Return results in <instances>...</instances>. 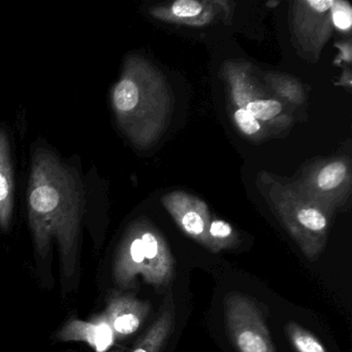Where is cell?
Listing matches in <instances>:
<instances>
[{
	"mask_svg": "<svg viewBox=\"0 0 352 352\" xmlns=\"http://www.w3.org/2000/svg\"><path fill=\"white\" fill-rule=\"evenodd\" d=\"M87 201V185L75 166L47 148L34 152L28 186V218L34 246L44 257L51 242L56 240L67 278L75 272Z\"/></svg>",
	"mask_w": 352,
	"mask_h": 352,
	"instance_id": "1",
	"label": "cell"
},
{
	"mask_svg": "<svg viewBox=\"0 0 352 352\" xmlns=\"http://www.w3.org/2000/svg\"><path fill=\"white\" fill-rule=\"evenodd\" d=\"M175 261L164 239L147 228H139L124 239L117 251L113 278L119 287L131 288L141 275L156 287L168 285L174 278Z\"/></svg>",
	"mask_w": 352,
	"mask_h": 352,
	"instance_id": "2",
	"label": "cell"
},
{
	"mask_svg": "<svg viewBox=\"0 0 352 352\" xmlns=\"http://www.w3.org/2000/svg\"><path fill=\"white\" fill-rule=\"evenodd\" d=\"M224 316L230 338L240 352H276L263 313L249 296L230 294L224 298Z\"/></svg>",
	"mask_w": 352,
	"mask_h": 352,
	"instance_id": "3",
	"label": "cell"
},
{
	"mask_svg": "<svg viewBox=\"0 0 352 352\" xmlns=\"http://www.w3.org/2000/svg\"><path fill=\"white\" fill-rule=\"evenodd\" d=\"M149 311V302L131 294L113 292L102 315L112 329L115 339L121 340L133 335L141 327Z\"/></svg>",
	"mask_w": 352,
	"mask_h": 352,
	"instance_id": "4",
	"label": "cell"
},
{
	"mask_svg": "<svg viewBox=\"0 0 352 352\" xmlns=\"http://www.w3.org/2000/svg\"><path fill=\"white\" fill-rule=\"evenodd\" d=\"M56 337L61 342H84L96 352H106L116 340L102 314L90 321L73 319L57 333Z\"/></svg>",
	"mask_w": 352,
	"mask_h": 352,
	"instance_id": "5",
	"label": "cell"
},
{
	"mask_svg": "<svg viewBox=\"0 0 352 352\" xmlns=\"http://www.w3.org/2000/svg\"><path fill=\"white\" fill-rule=\"evenodd\" d=\"M14 168L11 141L5 129H0V230L8 232L14 211Z\"/></svg>",
	"mask_w": 352,
	"mask_h": 352,
	"instance_id": "6",
	"label": "cell"
},
{
	"mask_svg": "<svg viewBox=\"0 0 352 352\" xmlns=\"http://www.w3.org/2000/svg\"><path fill=\"white\" fill-rule=\"evenodd\" d=\"M175 305L172 294L166 298L164 308L155 322L137 342L133 352H160L175 329Z\"/></svg>",
	"mask_w": 352,
	"mask_h": 352,
	"instance_id": "7",
	"label": "cell"
},
{
	"mask_svg": "<svg viewBox=\"0 0 352 352\" xmlns=\"http://www.w3.org/2000/svg\"><path fill=\"white\" fill-rule=\"evenodd\" d=\"M139 100V86L131 78H124L115 86L113 106L121 118L129 116L137 108Z\"/></svg>",
	"mask_w": 352,
	"mask_h": 352,
	"instance_id": "8",
	"label": "cell"
},
{
	"mask_svg": "<svg viewBox=\"0 0 352 352\" xmlns=\"http://www.w3.org/2000/svg\"><path fill=\"white\" fill-rule=\"evenodd\" d=\"M285 331L296 352H327L322 343L312 333L298 323H287Z\"/></svg>",
	"mask_w": 352,
	"mask_h": 352,
	"instance_id": "9",
	"label": "cell"
},
{
	"mask_svg": "<svg viewBox=\"0 0 352 352\" xmlns=\"http://www.w3.org/2000/svg\"><path fill=\"white\" fill-rule=\"evenodd\" d=\"M234 244V230L232 226L222 220H215L208 228V248L213 252H219Z\"/></svg>",
	"mask_w": 352,
	"mask_h": 352,
	"instance_id": "10",
	"label": "cell"
},
{
	"mask_svg": "<svg viewBox=\"0 0 352 352\" xmlns=\"http://www.w3.org/2000/svg\"><path fill=\"white\" fill-rule=\"evenodd\" d=\"M179 223L189 236L208 247V226L205 216L195 210H189L181 214Z\"/></svg>",
	"mask_w": 352,
	"mask_h": 352,
	"instance_id": "11",
	"label": "cell"
},
{
	"mask_svg": "<svg viewBox=\"0 0 352 352\" xmlns=\"http://www.w3.org/2000/svg\"><path fill=\"white\" fill-rule=\"evenodd\" d=\"M346 176V166L342 162H335L325 166L319 173L317 183L319 188L331 190L341 184Z\"/></svg>",
	"mask_w": 352,
	"mask_h": 352,
	"instance_id": "12",
	"label": "cell"
},
{
	"mask_svg": "<svg viewBox=\"0 0 352 352\" xmlns=\"http://www.w3.org/2000/svg\"><path fill=\"white\" fill-rule=\"evenodd\" d=\"M247 111L254 117L261 120H270L277 116L282 110V106L277 100H255L247 104Z\"/></svg>",
	"mask_w": 352,
	"mask_h": 352,
	"instance_id": "13",
	"label": "cell"
},
{
	"mask_svg": "<svg viewBox=\"0 0 352 352\" xmlns=\"http://www.w3.org/2000/svg\"><path fill=\"white\" fill-rule=\"evenodd\" d=\"M173 13L180 18L195 17L201 12V6L195 0H178L173 5Z\"/></svg>",
	"mask_w": 352,
	"mask_h": 352,
	"instance_id": "14",
	"label": "cell"
},
{
	"mask_svg": "<svg viewBox=\"0 0 352 352\" xmlns=\"http://www.w3.org/2000/svg\"><path fill=\"white\" fill-rule=\"evenodd\" d=\"M234 119L240 129L247 135H254L261 129L258 121L246 109H240L236 111Z\"/></svg>",
	"mask_w": 352,
	"mask_h": 352,
	"instance_id": "15",
	"label": "cell"
},
{
	"mask_svg": "<svg viewBox=\"0 0 352 352\" xmlns=\"http://www.w3.org/2000/svg\"><path fill=\"white\" fill-rule=\"evenodd\" d=\"M333 16V23L340 30H346L351 26V15H350L349 10L345 11L342 8H335Z\"/></svg>",
	"mask_w": 352,
	"mask_h": 352,
	"instance_id": "16",
	"label": "cell"
},
{
	"mask_svg": "<svg viewBox=\"0 0 352 352\" xmlns=\"http://www.w3.org/2000/svg\"><path fill=\"white\" fill-rule=\"evenodd\" d=\"M307 3L311 6L312 9H314L316 12H320V13L331 9L333 6V0H308Z\"/></svg>",
	"mask_w": 352,
	"mask_h": 352,
	"instance_id": "17",
	"label": "cell"
},
{
	"mask_svg": "<svg viewBox=\"0 0 352 352\" xmlns=\"http://www.w3.org/2000/svg\"><path fill=\"white\" fill-rule=\"evenodd\" d=\"M110 352H122L121 350H114V351H110Z\"/></svg>",
	"mask_w": 352,
	"mask_h": 352,
	"instance_id": "18",
	"label": "cell"
}]
</instances>
